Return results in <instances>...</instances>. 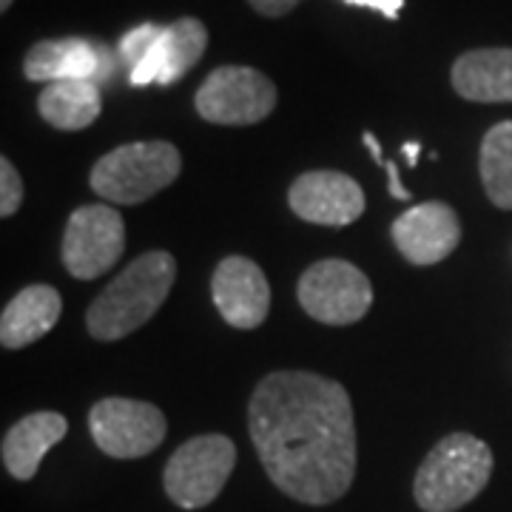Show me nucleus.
Wrapping results in <instances>:
<instances>
[{
    "label": "nucleus",
    "mask_w": 512,
    "mask_h": 512,
    "mask_svg": "<svg viewBox=\"0 0 512 512\" xmlns=\"http://www.w3.org/2000/svg\"><path fill=\"white\" fill-rule=\"evenodd\" d=\"M248 433L276 490L311 507L348 493L356 476V419L348 390L311 370H276L256 384Z\"/></svg>",
    "instance_id": "f257e3e1"
},
{
    "label": "nucleus",
    "mask_w": 512,
    "mask_h": 512,
    "mask_svg": "<svg viewBox=\"0 0 512 512\" xmlns=\"http://www.w3.org/2000/svg\"><path fill=\"white\" fill-rule=\"evenodd\" d=\"M177 279V262L168 251L137 256L86 311V328L97 342H117L140 330L163 308Z\"/></svg>",
    "instance_id": "f03ea898"
},
{
    "label": "nucleus",
    "mask_w": 512,
    "mask_h": 512,
    "mask_svg": "<svg viewBox=\"0 0 512 512\" xmlns=\"http://www.w3.org/2000/svg\"><path fill=\"white\" fill-rule=\"evenodd\" d=\"M493 450L470 433H450L421 461L413 498L424 512H458L493 476Z\"/></svg>",
    "instance_id": "7ed1b4c3"
},
{
    "label": "nucleus",
    "mask_w": 512,
    "mask_h": 512,
    "mask_svg": "<svg viewBox=\"0 0 512 512\" xmlns=\"http://www.w3.org/2000/svg\"><path fill=\"white\" fill-rule=\"evenodd\" d=\"M183 171L177 146L165 140L128 143L103 154L92 168L94 194L114 205H140L174 183Z\"/></svg>",
    "instance_id": "20e7f679"
},
{
    "label": "nucleus",
    "mask_w": 512,
    "mask_h": 512,
    "mask_svg": "<svg viewBox=\"0 0 512 512\" xmlns=\"http://www.w3.org/2000/svg\"><path fill=\"white\" fill-rule=\"evenodd\" d=\"M237 447L222 433L194 436L174 450L163 473L165 495L180 510H202L217 501L234 473Z\"/></svg>",
    "instance_id": "39448f33"
},
{
    "label": "nucleus",
    "mask_w": 512,
    "mask_h": 512,
    "mask_svg": "<svg viewBox=\"0 0 512 512\" xmlns=\"http://www.w3.org/2000/svg\"><path fill=\"white\" fill-rule=\"evenodd\" d=\"M299 305L322 325H353L373 305V285L348 259H319L299 279Z\"/></svg>",
    "instance_id": "423d86ee"
},
{
    "label": "nucleus",
    "mask_w": 512,
    "mask_h": 512,
    "mask_svg": "<svg viewBox=\"0 0 512 512\" xmlns=\"http://www.w3.org/2000/svg\"><path fill=\"white\" fill-rule=\"evenodd\" d=\"M194 106L208 123L254 126L276 109V86L251 66H220L202 80Z\"/></svg>",
    "instance_id": "0eeeda50"
},
{
    "label": "nucleus",
    "mask_w": 512,
    "mask_h": 512,
    "mask_svg": "<svg viewBox=\"0 0 512 512\" xmlns=\"http://www.w3.org/2000/svg\"><path fill=\"white\" fill-rule=\"evenodd\" d=\"M63 265L74 279H97L126 254V222L109 205H80L63 231Z\"/></svg>",
    "instance_id": "6e6552de"
},
{
    "label": "nucleus",
    "mask_w": 512,
    "mask_h": 512,
    "mask_svg": "<svg viewBox=\"0 0 512 512\" xmlns=\"http://www.w3.org/2000/svg\"><path fill=\"white\" fill-rule=\"evenodd\" d=\"M94 444L111 458H143L165 441L168 421L157 404L111 396L89 410Z\"/></svg>",
    "instance_id": "1a4fd4ad"
},
{
    "label": "nucleus",
    "mask_w": 512,
    "mask_h": 512,
    "mask_svg": "<svg viewBox=\"0 0 512 512\" xmlns=\"http://www.w3.org/2000/svg\"><path fill=\"white\" fill-rule=\"evenodd\" d=\"M288 205L299 220L328 225V228H345L365 214L367 200L362 185L353 177L322 168L293 180Z\"/></svg>",
    "instance_id": "9d476101"
},
{
    "label": "nucleus",
    "mask_w": 512,
    "mask_h": 512,
    "mask_svg": "<svg viewBox=\"0 0 512 512\" xmlns=\"http://www.w3.org/2000/svg\"><path fill=\"white\" fill-rule=\"evenodd\" d=\"M211 296L220 316L239 330L259 328L271 311V285L248 256H225L211 276Z\"/></svg>",
    "instance_id": "9b49d317"
},
{
    "label": "nucleus",
    "mask_w": 512,
    "mask_h": 512,
    "mask_svg": "<svg viewBox=\"0 0 512 512\" xmlns=\"http://www.w3.org/2000/svg\"><path fill=\"white\" fill-rule=\"evenodd\" d=\"M393 242L410 265H436L461 242V220L447 202H419L393 222Z\"/></svg>",
    "instance_id": "f8f14e48"
},
{
    "label": "nucleus",
    "mask_w": 512,
    "mask_h": 512,
    "mask_svg": "<svg viewBox=\"0 0 512 512\" xmlns=\"http://www.w3.org/2000/svg\"><path fill=\"white\" fill-rule=\"evenodd\" d=\"M208 49V29L197 18H180L163 26L157 43L131 72V86H171L191 72Z\"/></svg>",
    "instance_id": "ddd939ff"
},
{
    "label": "nucleus",
    "mask_w": 512,
    "mask_h": 512,
    "mask_svg": "<svg viewBox=\"0 0 512 512\" xmlns=\"http://www.w3.org/2000/svg\"><path fill=\"white\" fill-rule=\"evenodd\" d=\"M106 52L83 37H57V40H40L35 43L26 60L23 74L32 83H63V80H94L106 74Z\"/></svg>",
    "instance_id": "4468645a"
},
{
    "label": "nucleus",
    "mask_w": 512,
    "mask_h": 512,
    "mask_svg": "<svg viewBox=\"0 0 512 512\" xmlns=\"http://www.w3.org/2000/svg\"><path fill=\"white\" fill-rule=\"evenodd\" d=\"M66 433H69V421L63 413H55V410L29 413V416L15 421L6 430L3 444H0L6 473L18 481H32L46 453L66 439Z\"/></svg>",
    "instance_id": "2eb2a0df"
},
{
    "label": "nucleus",
    "mask_w": 512,
    "mask_h": 512,
    "mask_svg": "<svg viewBox=\"0 0 512 512\" xmlns=\"http://www.w3.org/2000/svg\"><path fill=\"white\" fill-rule=\"evenodd\" d=\"M63 313V299L52 285H29L3 308L0 316V345L20 350L35 345L55 328Z\"/></svg>",
    "instance_id": "dca6fc26"
},
{
    "label": "nucleus",
    "mask_w": 512,
    "mask_h": 512,
    "mask_svg": "<svg viewBox=\"0 0 512 512\" xmlns=\"http://www.w3.org/2000/svg\"><path fill=\"white\" fill-rule=\"evenodd\" d=\"M453 89L473 103H512V49H473L453 63Z\"/></svg>",
    "instance_id": "f3484780"
},
{
    "label": "nucleus",
    "mask_w": 512,
    "mask_h": 512,
    "mask_svg": "<svg viewBox=\"0 0 512 512\" xmlns=\"http://www.w3.org/2000/svg\"><path fill=\"white\" fill-rule=\"evenodd\" d=\"M103 97L94 80H63L49 83L37 97L40 117L57 131H83L100 117Z\"/></svg>",
    "instance_id": "a211bd4d"
},
{
    "label": "nucleus",
    "mask_w": 512,
    "mask_h": 512,
    "mask_svg": "<svg viewBox=\"0 0 512 512\" xmlns=\"http://www.w3.org/2000/svg\"><path fill=\"white\" fill-rule=\"evenodd\" d=\"M478 171L484 191L501 211H512V120L495 123L481 140Z\"/></svg>",
    "instance_id": "6ab92c4d"
},
{
    "label": "nucleus",
    "mask_w": 512,
    "mask_h": 512,
    "mask_svg": "<svg viewBox=\"0 0 512 512\" xmlns=\"http://www.w3.org/2000/svg\"><path fill=\"white\" fill-rule=\"evenodd\" d=\"M160 32H163V26H157V23H140V26H134L131 32L123 35V40H120V57L126 60L128 72L151 52V46L157 43Z\"/></svg>",
    "instance_id": "aec40b11"
},
{
    "label": "nucleus",
    "mask_w": 512,
    "mask_h": 512,
    "mask_svg": "<svg viewBox=\"0 0 512 512\" xmlns=\"http://www.w3.org/2000/svg\"><path fill=\"white\" fill-rule=\"evenodd\" d=\"M20 205H23V180L12 160L0 157V217L6 220L18 214Z\"/></svg>",
    "instance_id": "412c9836"
},
{
    "label": "nucleus",
    "mask_w": 512,
    "mask_h": 512,
    "mask_svg": "<svg viewBox=\"0 0 512 512\" xmlns=\"http://www.w3.org/2000/svg\"><path fill=\"white\" fill-rule=\"evenodd\" d=\"M248 3L265 18H282V15L293 12L302 0H248Z\"/></svg>",
    "instance_id": "4be33fe9"
},
{
    "label": "nucleus",
    "mask_w": 512,
    "mask_h": 512,
    "mask_svg": "<svg viewBox=\"0 0 512 512\" xmlns=\"http://www.w3.org/2000/svg\"><path fill=\"white\" fill-rule=\"evenodd\" d=\"M350 6H365V9H373V12H382L384 18H399L402 12L404 0H345Z\"/></svg>",
    "instance_id": "5701e85b"
},
{
    "label": "nucleus",
    "mask_w": 512,
    "mask_h": 512,
    "mask_svg": "<svg viewBox=\"0 0 512 512\" xmlns=\"http://www.w3.org/2000/svg\"><path fill=\"white\" fill-rule=\"evenodd\" d=\"M384 171H387V185H390V197L393 200H410V191L402 185V177H399V165L393 163V160H384Z\"/></svg>",
    "instance_id": "b1692460"
},
{
    "label": "nucleus",
    "mask_w": 512,
    "mask_h": 512,
    "mask_svg": "<svg viewBox=\"0 0 512 512\" xmlns=\"http://www.w3.org/2000/svg\"><path fill=\"white\" fill-rule=\"evenodd\" d=\"M419 151H421L419 143H407V146H404V154H407V160H410V165L419 163Z\"/></svg>",
    "instance_id": "393cba45"
},
{
    "label": "nucleus",
    "mask_w": 512,
    "mask_h": 512,
    "mask_svg": "<svg viewBox=\"0 0 512 512\" xmlns=\"http://www.w3.org/2000/svg\"><path fill=\"white\" fill-rule=\"evenodd\" d=\"M9 6H12V0H0V9H3V12H6Z\"/></svg>",
    "instance_id": "a878e982"
}]
</instances>
